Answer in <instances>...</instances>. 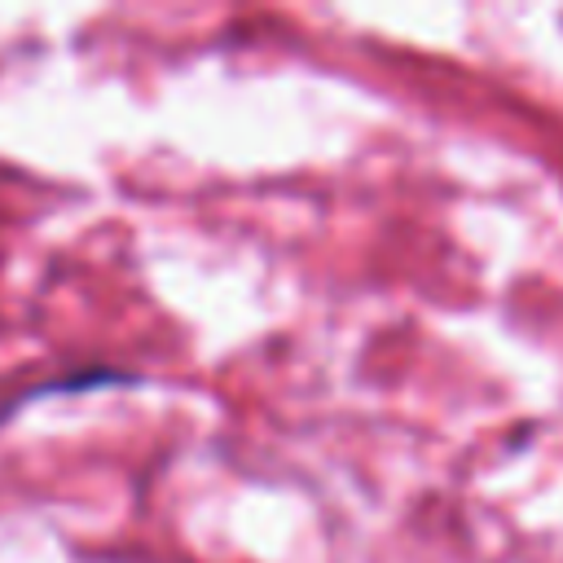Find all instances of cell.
<instances>
[{"label": "cell", "instance_id": "1", "mask_svg": "<svg viewBox=\"0 0 563 563\" xmlns=\"http://www.w3.org/2000/svg\"><path fill=\"white\" fill-rule=\"evenodd\" d=\"M119 383H132V374H128V369H114V365H79V369H70V374L35 378V383H26V387H9V391H0V422H4L13 409H22V405H31V400H40V396L97 391V387H119Z\"/></svg>", "mask_w": 563, "mask_h": 563}]
</instances>
